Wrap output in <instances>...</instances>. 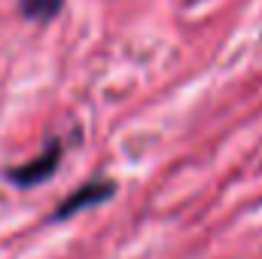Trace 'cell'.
Masks as SVG:
<instances>
[{"label": "cell", "instance_id": "1", "mask_svg": "<svg viewBox=\"0 0 262 259\" xmlns=\"http://www.w3.org/2000/svg\"><path fill=\"white\" fill-rule=\"evenodd\" d=\"M61 159H64V143H61L58 137H52V140H46L43 153H37L34 159H28V162H21V165L6 168L3 177H6V183H12V186H18V189H34V186L49 183V180L58 174Z\"/></svg>", "mask_w": 262, "mask_h": 259}, {"label": "cell", "instance_id": "2", "mask_svg": "<svg viewBox=\"0 0 262 259\" xmlns=\"http://www.w3.org/2000/svg\"><path fill=\"white\" fill-rule=\"evenodd\" d=\"M113 195H116V183L110 177H92V180H85L82 186H76L73 192H67L58 201V207L49 213V223H64V220L82 213V210H89V207L107 204Z\"/></svg>", "mask_w": 262, "mask_h": 259}, {"label": "cell", "instance_id": "3", "mask_svg": "<svg viewBox=\"0 0 262 259\" xmlns=\"http://www.w3.org/2000/svg\"><path fill=\"white\" fill-rule=\"evenodd\" d=\"M61 9H64V0H18V12L28 21H37V25H46V21L58 18Z\"/></svg>", "mask_w": 262, "mask_h": 259}]
</instances>
